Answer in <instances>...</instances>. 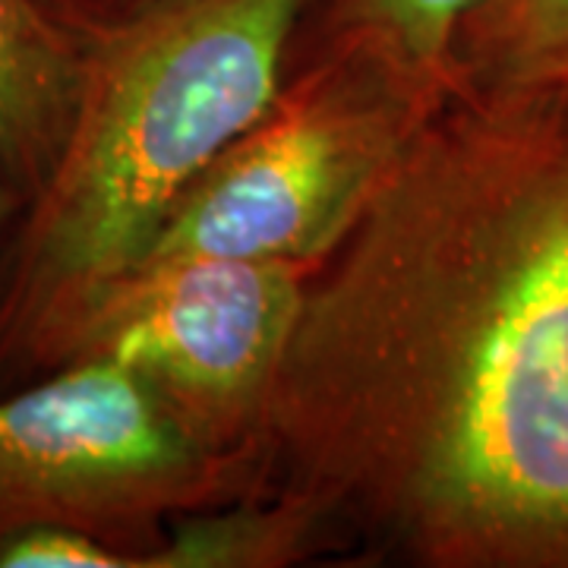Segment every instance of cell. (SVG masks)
Segmentation results:
<instances>
[{
	"mask_svg": "<svg viewBox=\"0 0 568 568\" xmlns=\"http://www.w3.org/2000/svg\"><path fill=\"white\" fill-rule=\"evenodd\" d=\"M429 114L364 58L294 48L275 102L186 190L142 263L224 256L316 268Z\"/></svg>",
	"mask_w": 568,
	"mask_h": 568,
	"instance_id": "obj_4",
	"label": "cell"
},
{
	"mask_svg": "<svg viewBox=\"0 0 568 568\" xmlns=\"http://www.w3.org/2000/svg\"><path fill=\"white\" fill-rule=\"evenodd\" d=\"M455 92H568V0H484L455 41Z\"/></svg>",
	"mask_w": 568,
	"mask_h": 568,
	"instance_id": "obj_9",
	"label": "cell"
},
{
	"mask_svg": "<svg viewBox=\"0 0 568 568\" xmlns=\"http://www.w3.org/2000/svg\"><path fill=\"white\" fill-rule=\"evenodd\" d=\"M80 85V44L39 0H0V164L20 209L61 152Z\"/></svg>",
	"mask_w": 568,
	"mask_h": 568,
	"instance_id": "obj_6",
	"label": "cell"
},
{
	"mask_svg": "<svg viewBox=\"0 0 568 568\" xmlns=\"http://www.w3.org/2000/svg\"><path fill=\"white\" fill-rule=\"evenodd\" d=\"M313 265L183 256L142 263L82 323L67 364L130 366L196 439L263 458V420Z\"/></svg>",
	"mask_w": 568,
	"mask_h": 568,
	"instance_id": "obj_5",
	"label": "cell"
},
{
	"mask_svg": "<svg viewBox=\"0 0 568 568\" xmlns=\"http://www.w3.org/2000/svg\"><path fill=\"white\" fill-rule=\"evenodd\" d=\"M484 0H310L294 48L379 67L429 111L455 95V41Z\"/></svg>",
	"mask_w": 568,
	"mask_h": 568,
	"instance_id": "obj_7",
	"label": "cell"
},
{
	"mask_svg": "<svg viewBox=\"0 0 568 568\" xmlns=\"http://www.w3.org/2000/svg\"><path fill=\"white\" fill-rule=\"evenodd\" d=\"M20 215V196L13 190V183L7 178L3 164H0V250L7 244V234L13 227V219Z\"/></svg>",
	"mask_w": 568,
	"mask_h": 568,
	"instance_id": "obj_11",
	"label": "cell"
},
{
	"mask_svg": "<svg viewBox=\"0 0 568 568\" xmlns=\"http://www.w3.org/2000/svg\"><path fill=\"white\" fill-rule=\"evenodd\" d=\"M272 493L265 462L196 439L130 366L85 357L0 392V544L73 528L136 568L171 521Z\"/></svg>",
	"mask_w": 568,
	"mask_h": 568,
	"instance_id": "obj_3",
	"label": "cell"
},
{
	"mask_svg": "<svg viewBox=\"0 0 568 568\" xmlns=\"http://www.w3.org/2000/svg\"><path fill=\"white\" fill-rule=\"evenodd\" d=\"M310 0H178L80 44L61 152L0 250V392L67 364L174 205L265 114Z\"/></svg>",
	"mask_w": 568,
	"mask_h": 568,
	"instance_id": "obj_2",
	"label": "cell"
},
{
	"mask_svg": "<svg viewBox=\"0 0 568 568\" xmlns=\"http://www.w3.org/2000/svg\"><path fill=\"white\" fill-rule=\"evenodd\" d=\"M342 552L345 540L320 508L297 493L272 489L181 515L136 568H291Z\"/></svg>",
	"mask_w": 568,
	"mask_h": 568,
	"instance_id": "obj_8",
	"label": "cell"
},
{
	"mask_svg": "<svg viewBox=\"0 0 568 568\" xmlns=\"http://www.w3.org/2000/svg\"><path fill=\"white\" fill-rule=\"evenodd\" d=\"M171 3H178V0H39L48 20L77 44L123 29V26L142 20L155 10H164Z\"/></svg>",
	"mask_w": 568,
	"mask_h": 568,
	"instance_id": "obj_10",
	"label": "cell"
},
{
	"mask_svg": "<svg viewBox=\"0 0 568 568\" xmlns=\"http://www.w3.org/2000/svg\"><path fill=\"white\" fill-rule=\"evenodd\" d=\"M268 487L369 566L568 568V92H455L313 268Z\"/></svg>",
	"mask_w": 568,
	"mask_h": 568,
	"instance_id": "obj_1",
	"label": "cell"
}]
</instances>
